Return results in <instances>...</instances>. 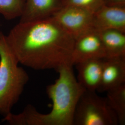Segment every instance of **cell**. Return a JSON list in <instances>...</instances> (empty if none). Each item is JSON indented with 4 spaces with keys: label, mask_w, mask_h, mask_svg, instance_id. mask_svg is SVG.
I'll use <instances>...</instances> for the list:
<instances>
[{
    "label": "cell",
    "mask_w": 125,
    "mask_h": 125,
    "mask_svg": "<svg viewBox=\"0 0 125 125\" xmlns=\"http://www.w3.org/2000/svg\"><path fill=\"white\" fill-rule=\"evenodd\" d=\"M94 13L80 7L64 5L53 17L75 40L93 30Z\"/></svg>",
    "instance_id": "obj_5"
},
{
    "label": "cell",
    "mask_w": 125,
    "mask_h": 125,
    "mask_svg": "<svg viewBox=\"0 0 125 125\" xmlns=\"http://www.w3.org/2000/svg\"><path fill=\"white\" fill-rule=\"evenodd\" d=\"M23 6V0H0V14L7 20L20 17Z\"/></svg>",
    "instance_id": "obj_13"
},
{
    "label": "cell",
    "mask_w": 125,
    "mask_h": 125,
    "mask_svg": "<svg viewBox=\"0 0 125 125\" xmlns=\"http://www.w3.org/2000/svg\"><path fill=\"white\" fill-rule=\"evenodd\" d=\"M125 83V56L104 58L101 81L96 91L100 93Z\"/></svg>",
    "instance_id": "obj_7"
},
{
    "label": "cell",
    "mask_w": 125,
    "mask_h": 125,
    "mask_svg": "<svg viewBox=\"0 0 125 125\" xmlns=\"http://www.w3.org/2000/svg\"><path fill=\"white\" fill-rule=\"evenodd\" d=\"M6 35L19 63L25 66L57 72L63 66L72 65L75 39L53 17L20 21Z\"/></svg>",
    "instance_id": "obj_1"
},
{
    "label": "cell",
    "mask_w": 125,
    "mask_h": 125,
    "mask_svg": "<svg viewBox=\"0 0 125 125\" xmlns=\"http://www.w3.org/2000/svg\"><path fill=\"white\" fill-rule=\"evenodd\" d=\"M19 64L6 35L0 31V114L4 117L12 113L29 79Z\"/></svg>",
    "instance_id": "obj_3"
},
{
    "label": "cell",
    "mask_w": 125,
    "mask_h": 125,
    "mask_svg": "<svg viewBox=\"0 0 125 125\" xmlns=\"http://www.w3.org/2000/svg\"><path fill=\"white\" fill-rule=\"evenodd\" d=\"M105 0H62V5L76 6L93 12L105 5Z\"/></svg>",
    "instance_id": "obj_14"
},
{
    "label": "cell",
    "mask_w": 125,
    "mask_h": 125,
    "mask_svg": "<svg viewBox=\"0 0 125 125\" xmlns=\"http://www.w3.org/2000/svg\"><path fill=\"white\" fill-rule=\"evenodd\" d=\"M116 29L125 32V8L104 5L94 13L93 30Z\"/></svg>",
    "instance_id": "obj_8"
},
{
    "label": "cell",
    "mask_w": 125,
    "mask_h": 125,
    "mask_svg": "<svg viewBox=\"0 0 125 125\" xmlns=\"http://www.w3.org/2000/svg\"><path fill=\"white\" fill-rule=\"evenodd\" d=\"M106 57L99 31L90 30L75 40L71 58L72 66L89 59Z\"/></svg>",
    "instance_id": "obj_6"
},
{
    "label": "cell",
    "mask_w": 125,
    "mask_h": 125,
    "mask_svg": "<svg viewBox=\"0 0 125 125\" xmlns=\"http://www.w3.org/2000/svg\"><path fill=\"white\" fill-rule=\"evenodd\" d=\"M105 5L109 6L125 8V0H105Z\"/></svg>",
    "instance_id": "obj_15"
},
{
    "label": "cell",
    "mask_w": 125,
    "mask_h": 125,
    "mask_svg": "<svg viewBox=\"0 0 125 125\" xmlns=\"http://www.w3.org/2000/svg\"><path fill=\"white\" fill-rule=\"evenodd\" d=\"M106 98L109 106L115 113L118 124H125V83L108 90Z\"/></svg>",
    "instance_id": "obj_12"
},
{
    "label": "cell",
    "mask_w": 125,
    "mask_h": 125,
    "mask_svg": "<svg viewBox=\"0 0 125 125\" xmlns=\"http://www.w3.org/2000/svg\"><path fill=\"white\" fill-rule=\"evenodd\" d=\"M106 58L125 56V32L116 29L99 31Z\"/></svg>",
    "instance_id": "obj_11"
},
{
    "label": "cell",
    "mask_w": 125,
    "mask_h": 125,
    "mask_svg": "<svg viewBox=\"0 0 125 125\" xmlns=\"http://www.w3.org/2000/svg\"><path fill=\"white\" fill-rule=\"evenodd\" d=\"M103 58H92L76 64L77 80L86 90L95 91L100 85L103 72Z\"/></svg>",
    "instance_id": "obj_10"
},
{
    "label": "cell",
    "mask_w": 125,
    "mask_h": 125,
    "mask_svg": "<svg viewBox=\"0 0 125 125\" xmlns=\"http://www.w3.org/2000/svg\"><path fill=\"white\" fill-rule=\"evenodd\" d=\"M72 66L66 65L60 68L57 71L58 78L46 88L53 103L50 112L41 114L29 104L21 113L9 114L6 122L11 125H73L77 103L85 90L77 80Z\"/></svg>",
    "instance_id": "obj_2"
},
{
    "label": "cell",
    "mask_w": 125,
    "mask_h": 125,
    "mask_svg": "<svg viewBox=\"0 0 125 125\" xmlns=\"http://www.w3.org/2000/svg\"><path fill=\"white\" fill-rule=\"evenodd\" d=\"M118 120L109 106L106 97L95 91L86 90L81 96L76 106L73 125H116Z\"/></svg>",
    "instance_id": "obj_4"
},
{
    "label": "cell",
    "mask_w": 125,
    "mask_h": 125,
    "mask_svg": "<svg viewBox=\"0 0 125 125\" xmlns=\"http://www.w3.org/2000/svg\"><path fill=\"white\" fill-rule=\"evenodd\" d=\"M62 0H23L20 22L53 17L62 6Z\"/></svg>",
    "instance_id": "obj_9"
}]
</instances>
